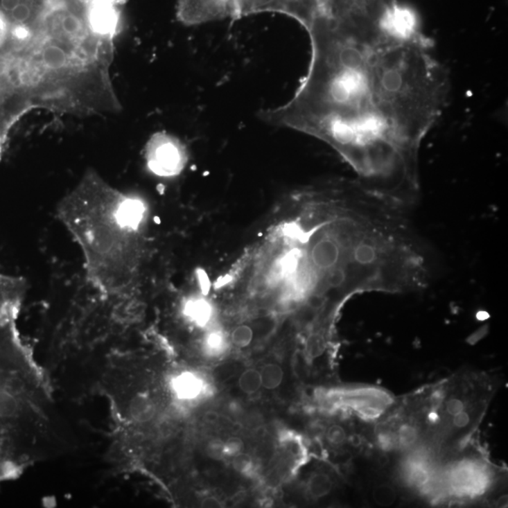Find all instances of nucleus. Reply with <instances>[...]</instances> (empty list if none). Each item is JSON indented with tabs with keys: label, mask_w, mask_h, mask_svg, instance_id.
Wrapping results in <instances>:
<instances>
[{
	"label": "nucleus",
	"mask_w": 508,
	"mask_h": 508,
	"mask_svg": "<svg viewBox=\"0 0 508 508\" xmlns=\"http://www.w3.org/2000/svg\"><path fill=\"white\" fill-rule=\"evenodd\" d=\"M173 389L179 399L193 400L201 396L204 383L193 373H182L173 380Z\"/></svg>",
	"instance_id": "nucleus-4"
},
{
	"label": "nucleus",
	"mask_w": 508,
	"mask_h": 508,
	"mask_svg": "<svg viewBox=\"0 0 508 508\" xmlns=\"http://www.w3.org/2000/svg\"><path fill=\"white\" fill-rule=\"evenodd\" d=\"M146 212L141 199L96 170H88L58 205V218L82 252L87 279L103 293L119 296L132 283Z\"/></svg>",
	"instance_id": "nucleus-2"
},
{
	"label": "nucleus",
	"mask_w": 508,
	"mask_h": 508,
	"mask_svg": "<svg viewBox=\"0 0 508 508\" xmlns=\"http://www.w3.org/2000/svg\"><path fill=\"white\" fill-rule=\"evenodd\" d=\"M149 170L159 176L178 175L185 164V152L177 139L166 133L152 137L146 148Z\"/></svg>",
	"instance_id": "nucleus-3"
},
{
	"label": "nucleus",
	"mask_w": 508,
	"mask_h": 508,
	"mask_svg": "<svg viewBox=\"0 0 508 508\" xmlns=\"http://www.w3.org/2000/svg\"><path fill=\"white\" fill-rule=\"evenodd\" d=\"M326 439L333 446H343L344 442L349 439L346 429L340 425L329 426L327 431H326Z\"/></svg>",
	"instance_id": "nucleus-15"
},
{
	"label": "nucleus",
	"mask_w": 508,
	"mask_h": 508,
	"mask_svg": "<svg viewBox=\"0 0 508 508\" xmlns=\"http://www.w3.org/2000/svg\"><path fill=\"white\" fill-rule=\"evenodd\" d=\"M254 331L249 326H239L231 334V341L238 347H246L252 343Z\"/></svg>",
	"instance_id": "nucleus-16"
},
{
	"label": "nucleus",
	"mask_w": 508,
	"mask_h": 508,
	"mask_svg": "<svg viewBox=\"0 0 508 508\" xmlns=\"http://www.w3.org/2000/svg\"><path fill=\"white\" fill-rule=\"evenodd\" d=\"M419 439V429L414 425V422H406L401 423L397 428L396 439L398 441L400 446H412Z\"/></svg>",
	"instance_id": "nucleus-10"
},
{
	"label": "nucleus",
	"mask_w": 508,
	"mask_h": 508,
	"mask_svg": "<svg viewBox=\"0 0 508 508\" xmlns=\"http://www.w3.org/2000/svg\"><path fill=\"white\" fill-rule=\"evenodd\" d=\"M202 507L204 508H218L221 507L220 502L218 500L209 497L202 502Z\"/></svg>",
	"instance_id": "nucleus-21"
},
{
	"label": "nucleus",
	"mask_w": 508,
	"mask_h": 508,
	"mask_svg": "<svg viewBox=\"0 0 508 508\" xmlns=\"http://www.w3.org/2000/svg\"><path fill=\"white\" fill-rule=\"evenodd\" d=\"M155 407L154 403L148 397L136 396L130 404V413L138 422L146 423L154 417Z\"/></svg>",
	"instance_id": "nucleus-8"
},
{
	"label": "nucleus",
	"mask_w": 508,
	"mask_h": 508,
	"mask_svg": "<svg viewBox=\"0 0 508 508\" xmlns=\"http://www.w3.org/2000/svg\"><path fill=\"white\" fill-rule=\"evenodd\" d=\"M333 483L331 476L325 473H315L308 480V491L313 498L319 499L327 496L333 489Z\"/></svg>",
	"instance_id": "nucleus-7"
},
{
	"label": "nucleus",
	"mask_w": 508,
	"mask_h": 508,
	"mask_svg": "<svg viewBox=\"0 0 508 508\" xmlns=\"http://www.w3.org/2000/svg\"><path fill=\"white\" fill-rule=\"evenodd\" d=\"M244 444L241 439L236 437H231L227 441L223 442V452L225 457H234L243 451Z\"/></svg>",
	"instance_id": "nucleus-18"
},
{
	"label": "nucleus",
	"mask_w": 508,
	"mask_h": 508,
	"mask_svg": "<svg viewBox=\"0 0 508 508\" xmlns=\"http://www.w3.org/2000/svg\"><path fill=\"white\" fill-rule=\"evenodd\" d=\"M371 495H372L373 501L376 505H383V507L393 505L397 498L396 489L389 484H380V485L376 486Z\"/></svg>",
	"instance_id": "nucleus-13"
},
{
	"label": "nucleus",
	"mask_w": 508,
	"mask_h": 508,
	"mask_svg": "<svg viewBox=\"0 0 508 508\" xmlns=\"http://www.w3.org/2000/svg\"><path fill=\"white\" fill-rule=\"evenodd\" d=\"M9 28V20L7 19L6 15L0 10V46L6 41Z\"/></svg>",
	"instance_id": "nucleus-20"
},
{
	"label": "nucleus",
	"mask_w": 508,
	"mask_h": 508,
	"mask_svg": "<svg viewBox=\"0 0 508 508\" xmlns=\"http://www.w3.org/2000/svg\"><path fill=\"white\" fill-rule=\"evenodd\" d=\"M233 466L236 472L247 475L254 468V462L249 455L241 452L233 457Z\"/></svg>",
	"instance_id": "nucleus-17"
},
{
	"label": "nucleus",
	"mask_w": 508,
	"mask_h": 508,
	"mask_svg": "<svg viewBox=\"0 0 508 508\" xmlns=\"http://www.w3.org/2000/svg\"><path fill=\"white\" fill-rule=\"evenodd\" d=\"M239 388L243 393L254 394L262 387L261 376L259 371L249 369L245 371L238 380Z\"/></svg>",
	"instance_id": "nucleus-11"
},
{
	"label": "nucleus",
	"mask_w": 508,
	"mask_h": 508,
	"mask_svg": "<svg viewBox=\"0 0 508 508\" xmlns=\"http://www.w3.org/2000/svg\"><path fill=\"white\" fill-rule=\"evenodd\" d=\"M261 376L262 386L265 389H275L283 380V371L280 365L268 363L259 371Z\"/></svg>",
	"instance_id": "nucleus-9"
},
{
	"label": "nucleus",
	"mask_w": 508,
	"mask_h": 508,
	"mask_svg": "<svg viewBox=\"0 0 508 508\" xmlns=\"http://www.w3.org/2000/svg\"><path fill=\"white\" fill-rule=\"evenodd\" d=\"M307 31L306 76L260 119L327 142L362 185L412 209L421 196V147L448 104L449 71L425 35L360 40L322 19Z\"/></svg>",
	"instance_id": "nucleus-1"
},
{
	"label": "nucleus",
	"mask_w": 508,
	"mask_h": 508,
	"mask_svg": "<svg viewBox=\"0 0 508 508\" xmlns=\"http://www.w3.org/2000/svg\"><path fill=\"white\" fill-rule=\"evenodd\" d=\"M441 407V415L444 416V419L447 420V422L453 416L473 410L470 400L462 393H454L446 397Z\"/></svg>",
	"instance_id": "nucleus-5"
},
{
	"label": "nucleus",
	"mask_w": 508,
	"mask_h": 508,
	"mask_svg": "<svg viewBox=\"0 0 508 508\" xmlns=\"http://www.w3.org/2000/svg\"><path fill=\"white\" fill-rule=\"evenodd\" d=\"M185 314L197 325L204 326L211 317L212 309L204 299H191L186 302Z\"/></svg>",
	"instance_id": "nucleus-6"
},
{
	"label": "nucleus",
	"mask_w": 508,
	"mask_h": 508,
	"mask_svg": "<svg viewBox=\"0 0 508 508\" xmlns=\"http://www.w3.org/2000/svg\"><path fill=\"white\" fill-rule=\"evenodd\" d=\"M226 346L225 336L220 333H212L207 336L205 340L204 349L207 352L212 356H217L221 354Z\"/></svg>",
	"instance_id": "nucleus-14"
},
{
	"label": "nucleus",
	"mask_w": 508,
	"mask_h": 508,
	"mask_svg": "<svg viewBox=\"0 0 508 508\" xmlns=\"http://www.w3.org/2000/svg\"><path fill=\"white\" fill-rule=\"evenodd\" d=\"M208 453H209L210 457L215 459H220L225 457V452H223V442L216 441L211 442L208 447Z\"/></svg>",
	"instance_id": "nucleus-19"
},
{
	"label": "nucleus",
	"mask_w": 508,
	"mask_h": 508,
	"mask_svg": "<svg viewBox=\"0 0 508 508\" xmlns=\"http://www.w3.org/2000/svg\"><path fill=\"white\" fill-rule=\"evenodd\" d=\"M19 410V402L15 394L5 389H0V418H12Z\"/></svg>",
	"instance_id": "nucleus-12"
}]
</instances>
